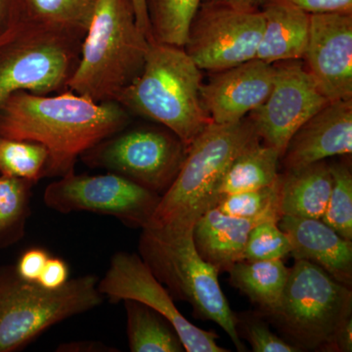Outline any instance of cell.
<instances>
[{
	"mask_svg": "<svg viewBox=\"0 0 352 352\" xmlns=\"http://www.w3.org/2000/svg\"><path fill=\"white\" fill-rule=\"evenodd\" d=\"M161 196L116 173L87 175L69 173L44 190L46 207L60 214L89 212L109 215L127 226L143 229Z\"/></svg>",
	"mask_w": 352,
	"mask_h": 352,
	"instance_id": "cell-10",
	"label": "cell"
},
{
	"mask_svg": "<svg viewBox=\"0 0 352 352\" xmlns=\"http://www.w3.org/2000/svg\"><path fill=\"white\" fill-rule=\"evenodd\" d=\"M256 136L250 119L233 124L210 122L187 148L175 182L161 196L146 227L193 229L201 215L217 207L222 176L238 153Z\"/></svg>",
	"mask_w": 352,
	"mask_h": 352,
	"instance_id": "cell-4",
	"label": "cell"
},
{
	"mask_svg": "<svg viewBox=\"0 0 352 352\" xmlns=\"http://www.w3.org/2000/svg\"><path fill=\"white\" fill-rule=\"evenodd\" d=\"M48 152L43 145L0 136V175L36 184L45 176Z\"/></svg>",
	"mask_w": 352,
	"mask_h": 352,
	"instance_id": "cell-27",
	"label": "cell"
},
{
	"mask_svg": "<svg viewBox=\"0 0 352 352\" xmlns=\"http://www.w3.org/2000/svg\"><path fill=\"white\" fill-rule=\"evenodd\" d=\"M149 44L132 0H97L67 89L98 103L117 102L142 71Z\"/></svg>",
	"mask_w": 352,
	"mask_h": 352,
	"instance_id": "cell-2",
	"label": "cell"
},
{
	"mask_svg": "<svg viewBox=\"0 0 352 352\" xmlns=\"http://www.w3.org/2000/svg\"><path fill=\"white\" fill-rule=\"evenodd\" d=\"M50 258V252L43 248H31L21 254L14 270L24 281L38 283L44 266Z\"/></svg>",
	"mask_w": 352,
	"mask_h": 352,
	"instance_id": "cell-32",
	"label": "cell"
},
{
	"mask_svg": "<svg viewBox=\"0 0 352 352\" xmlns=\"http://www.w3.org/2000/svg\"><path fill=\"white\" fill-rule=\"evenodd\" d=\"M351 314V288L298 259L289 268L279 305L265 316L298 351H333L336 335Z\"/></svg>",
	"mask_w": 352,
	"mask_h": 352,
	"instance_id": "cell-6",
	"label": "cell"
},
{
	"mask_svg": "<svg viewBox=\"0 0 352 352\" xmlns=\"http://www.w3.org/2000/svg\"><path fill=\"white\" fill-rule=\"evenodd\" d=\"M99 278H69L61 288L27 282L14 267L0 270V352L20 351L44 331L99 307Z\"/></svg>",
	"mask_w": 352,
	"mask_h": 352,
	"instance_id": "cell-7",
	"label": "cell"
},
{
	"mask_svg": "<svg viewBox=\"0 0 352 352\" xmlns=\"http://www.w3.org/2000/svg\"><path fill=\"white\" fill-rule=\"evenodd\" d=\"M268 0H201V3L217 4L244 9V10H261Z\"/></svg>",
	"mask_w": 352,
	"mask_h": 352,
	"instance_id": "cell-38",
	"label": "cell"
},
{
	"mask_svg": "<svg viewBox=\"0 0 352 352\" xmlns=\"http://www.w3.org/2000/svg\"><path fill=\"white\" fill-rule=\"evenodd\" d=\"M69 280V270L66 261L50 256L41 272L38 284L44 288L54 289L61 288Z\"/></svg>",
	"mask_w": 352,
	"mask_h": 352,
	"instance_id": "cell-33",
	"label": "cell"
},
{
	"mask_svg": "<svg viewBox=\"0 0 352 352\" xmlns=\"http://www.w3.org/2000/svg\"><path fill=\"white\" fill-rule=\"evenodd\" d=\"M278 226L288 234L291 256L316 264L331 277L352 286V241L344 239L321 219L283 215Z\"/></svg>",
	"mask_w": 352,
	"mask_h": 352,
	"instance_id": "cell-17",
	"label": "cell"
},
{
	"mask_svg": "<svg viewBox=\"0 0 352 352\" xmlns=\"http://www.w3.org/2000/svg\"><path fill=\"white\" fill-rule=\"evenodd\" d=\"M186 152V146L170 131L126 127L80 159L90 168L116 173L162 196L175 182Z\"/></svg>",
	"mask_w": 352,
	"mask_h": 352,
	"instance_id": "cell-9",
	"label": "cell"
},
{
	"mask_svg": "<svg viewBox=\"0 0 352 352\" xmlns=\"http://www.w3.org/2000/svg\"><path fill=\"white\" fill-rule=\"evenodd\" d=\"M308 14L352 13V0H283Z\"/></svg>",
	"mask_w": 352,
	"mask_h": 352,
	"instance_id": "cell-34",
	"label": "cell"
},
{
	"mask_svg": "<svg viewBox=\"0 0 352 352\" xmlns=\"http://www.w3.org/2000/svg\"><path fill=\"white\" fill-rule=\"evenodd\" d=\"M352 152V99L330 102L295 132L282 155L285 170Z\"/></svg>",
	"mask_w": 352,
	"mask_h": 352,
	"instance_id": "cell-16",
	"label": "cell"
},
{
	"mask_svg": "<svg viewBox=\"0 0 352 352\" xmlns=\"http://www.w3.org/2000/svg\"><path fill=\"white\" fill-rule=\"evenodd\" d=\"M292 243L288 234L278 222L256 224L250 232L245 245V261H275L291 254Z\"/></svg>",
	"mask_w": 352,
	"mask_h": 352,
	"instance_id": "cell-30",
	"label": "cell"
},
{
	"mask_svg": "<svg viewBox=\"0 0 352 352\" xmlns=\"http://www.w3.org/2000/svg\"><path fill=\"white\" fill-rule=\"evenodd\" d=\"M333 351H352V317L342 324L336 335Z\"/></svg>",
	"mask_w": 352,
	"mask_h": 352,
	"instance_id": "cell-36",
	"label": "cell"
},
{
	"mask_svg": "<svg viewBox=\"0 0 352 352\" xmlns=\"http://www.w3.org/2000/svg\"><path fill=\"white\" fill-rule=\"evenodd\" d=\"M272 88L250 120L261 140L283 155L292 136L315 113L330 103L300 60L274 64Z\"/></svg>",
	"mask_w": 352,
	"mask_h": 352,
	"instance_id": "cell-13",
	"label": "cell"
},
{
	"mask_svg": "<svg viewBox=\"0 0 352 352\" xmlns=\"http://www.w3.org/2000/svg\"><path fill=\"white\" fill-rule=\"evenodd\" d=\"M256 220L232 217L212 208L197 220L193 238L197 251L204 261L220 272H229L245 261V245Z\"/></svg>",
	"mask_w": 352,
	"mask_h": 352,
	"instance_id": "cell-18",
	"label": "cell"
},
{
	"mask_svg": "<svg viewBox=\"0 0 352 352\" xmlns=\"http://www.w3.org/2000/svg\"><path fill=\"white\" fill-rule=\"evenodd\" d=\"M263 28L261 9L201 3L183 48L201 71L217 73L256 59Z\"/></svg>",
	"mask_w": 352,
	"mask_h": 352,
	"instance_id": "cell-11",
	"label": "cell"
},
{
	"mask_svg": "<svg viewBox=\"0 0 352 352\" xmlns=\"http://www.w3.org/2000/svg\"><path fill=\"white\" fill-rule=\"evenodd\" d=\"M129 122L131 113L118 102L98 103L68 89L53 95L18 91L0 106V136L47 150L44 177L75 173L83 153Z\"/></svg>",
	"mask_w": 352,
	"mask_h": 352,
	"instance_id": "cell-1",
	"label": "cell"
},
{
	"mask_svg": "<svg viewBox=\"0 0 352 352\" xmlns=\"http://www.w3.org/2000/svg\"><path fill=\"white\" fill-rule=\"evenodd\" d=\"M82 39L13 21L0 34V106L18 91L50 95L66 90Z\"/></svg>",
	"mask_w": 352,
	"mask_h": 352,
	"instance_id": "cell-8",
	"label": "cell"
},
{
	"mask_svg": "<svg viewBox=\"0 0 352 352\" xmlns=\"http://www.w3.org/2000/svg\"><path fill=\"white\" fill-rule=\"evenodd\" d=\"M201 4V0H147L153 39L184 47Z\"/></svg>",
	"mask_w": 352,
	"mask_h": 352,
	"instance_id": "cell-25",
	"label": "cell"
},
{
	"mask_svg": "<svg viewBox=\"0 0 352 352\" xmlns=\"http://www.w3.org/2000/svg\"><path fill=\"white\" fill-rule=\"evenodd\" d=\"M217 208L232 217L258 222H279L283 217L280 198V177L270 186L224 196Z\"/></svg>",
	"mask_w": 352,
	"mask_h": 352,
	"instance_id": "cell-28",
	"label": "cell"
},
{
	"mask_svg": "<svg viewBox=\"0 0 352 352\" xmlns=\"http://www.w3.org/2000/svg\"><path fill=\"white\" fill-rule=\"evenodd\" d=\"M140 258L171 296L191 305L199 318L215 322L239 351H245L228 300L220 288L219 271L201 258L194 243L193 229H142Z\"/></svg>",
	"mask_w": 352,
	"mask_h": 352,
	"instance_id": "cell-5",
	"label": "cell"
},
{
	"mask_svg": "<svg viewBox=\"0 0 352 352\" xmlns=\"http://www.w3.org/2000/svg\"><path fill=\"white\" fill-rule=\"evenodd\" d=\"M274 64L252 59L217 72L201 83V104L215 124H233L245 119L265 101L274 80Z\"/></svg>",
	"mask_w": 352,
	"mask_h": 352,
	"instance_id": "cell-15",
	"label": "cell"
},
{
	"mask_svg": "<svg viewBox=\"0 0 352 352\" xmlns=\"http://www.w3.org/2000/svg\"><path fill=\"white\" fill-rule=\"evenodd\" d=\"M280 159L281 154L277 149L256 136L238 153L227 168L219 183L220 198L274 184L280 177Z\"/></svg>",
	"mask_w": 352,
	"mask_h": 352,
	"instance_id": "cell-21",
	"label": "cell"
},
{
	"mask_svg": "<svg viewBox=\"0 0 352 352\" xmlns=\"http://www.w3.org/2000/svg\"><path fill=\"white\" fill-rule=\"evenodd\" d=\"M303 59L329 102L352 99V13L311 14Z\"/></svg>",
	"mask_w": 352,
	"mask_h": 352,
	"instance_id": "cell-14",
	"label": "cell"
},
{
	"mask_svg": "<svg viewBox=\"0 0 352 352\" xmlns=\"http://www.w3.org/2000/svg\"><path fill=\"white\" fill-rule=\"evenodd\" d=\"M330 164H308L280 175V198L283 215L321 219L332 190Z\"/></svg>",
	"mask_w": 352,
	"mask_h": 352,
	"instance_id": "cell-20",
	"label": "cell"
},
{
	"mask_svg": "<svg viewBox=\"0 0 352 352\" xmlns=\"http://www.w3.org/2000/svg\"><path fill=\"white\" fill-rule=\"evenodd\" d=\"M333 184L325 212L321 220L352 241V173L346 164H330Z\"/></svg>",
	"mask_w": 352,
	"mask_h": 352,
	"instance_id": "cell-29",
	"label": "cell"
},
{
	"mask_svg": "<svg viewBox=\"0 0 352 352\" xmlns=\"http://www.w3.org/2000/svg\"><path fill=\"white\" fill-rule=\"evenodd\" d=\"M136 21L141 31L144 32L149 41H152L151 24H150L149 14H148L147 0H132Z\"/></svg>",
	"mask_w": 352,
	"mask_h": 352,
	"instance_id": "cell-37",
	"label": "cell"
},
{
	"mask_svg": "<svg viewBox=\"0 0 352 352\" xmlns=\"http://www.w3.org/2000/svg\"><path fill=\"white\" fill-rule=\"evenodd\" d=\"M98 289L109 302L135 300L155 310L173 326L187 352H227L219 336L198 328L178 310L170 292L155 277L139 254L119 252L111 259Z\"/></svg>",
	"mask_w": 352,
	"mask_h": 352,
	"instance_id": "cell-12",
	"label": "cell"
},
{
	"mask_svg": "<svg viewBox=\"0 0 352 352\" xmlns=\"http://www.w3.org/2000/svg\"><path fill=\"white\" fill-rule=\"evenodd\" d=\"M97 0H14V21L20 20L83 38Z\"/></svg>",
	"mask_w": 352,
	"mask_h": 352,
	"instance_id": "cell-22",
	"label": "cell"
},
{
	"mask_svg": "<svg viewBox=\"0 0 352 352\" xmlns=\"http://www.w3.org/2000/svg\"><path fill=\"white\" fill-rule=\"evenodd\" d=\"M201 69L183 47L150 41L144 66L117 102L156 122L188 148L212 122L201 104Z\"/></svg>",
	"mask_w": 352,
	"mask_h": 352,
	"instance_id": "cell-3",
	"label": "cell"
},
{
	"mask_svg": "<svg viewBox=\"0 0 352 352\" xmlns=\"http://www.w3.org/2000/svg\"><path fill=\"white\" fill-rule=\"evenodd\" d=\"M34 185L27 180L0 175V248L15 244L25 235Z\"/></svg>",
	"mask_w": 352,
	"mask_h": 352,
	"instance_id": "cell-26",
	"label": "cell"
},
{
	"mask_svg": "<svg viewBox=\"0 0 352 352\" xmlns=\"http://www.w3.org/2000/svg\"><path fill=\"white\" fill-rule=\"evenodd\" d=\"M57 351L63 352H113L118 351L113 347L106 346L100 342L82 340V342H71L58 346Z\"/></svg>",
	"mask_w": 352,
	"mask_h": 352,
	"instance_id": "cell-35",
	"label": "cell"
},
{
	"mask_svg": "<svg viewBox=\"0 0 352 352\" xmlns=\"http://www.w3.org/2000/svg\"><path fill=\"white\" fill-rule=\"evenodd\" d=\"M124 302L131 351H185L177 333L162 315L135 300H124Z\"/></svg>",
	"mask_w": 352,
	"mask_h": 352,
	"instance_id": "cell-24",
	"label": "cell"
},
{
	"mask_svg": "<svg viewBox=\"0 0 352 352\" xmlns=\"http://www.w3.org/2000/svg\"><path fill=\"white\" fill-rule=\"evenodd\" d=\"M261 10L264 28L256 59L271 65L302 59L309 36L310 14L283 0H268Z\"/></svg>",
	"mask_w": 352,
	"mask_h": 352,
	"instance_id": "cell-19",
	"label": "cell"
},
{
	"mask_svg": "<svg viewBox=\"0 0 352 352\" xmlns=\"http://www.w3.org/2000/svg\"><path fill=\"white\" fill-rule=\"evenodd\" d=\"M14 21V0H0V34L12 24Z\"/></svg>",
	"mask_w": 352,
	"mask_h": 352,
	"instance_id": "cell-39",
	"label": "cell"
},
{
	"mask_svg": "<svg viewBox=\"0 0 352 352\" xmlns=\"http://www.w3.org/2000/svg\"><path fill=\"white\" fill-rule=\"evenodd\" d=\"M289 273L282 259L242 261L229 271L230 284L258 305L263 316L279 305Z\"/></svg>",
	"mask_w": 352,
	"mask_h": 352,
	"instance_id": "cell-23",
	"label": "cell"
},
{
	"mask_svg": "<svg viewBox=\"0 0 352 352\" xmlns=\"http://www.w3.org/2000/svg\"><path fill=\"white\" fill-rule=\"evenodd\" d=\"M238 333L251 344L254 352H298V349L270 330L263 318L256 314L236 315Z\"/></svg>",
	"mask_w": 352,
	"mask_h": 352,
	"instance_id": "cell-31",
	"label": "cell"
}]
</instances>
